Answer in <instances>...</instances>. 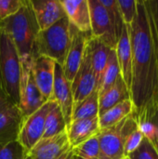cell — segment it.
Listing matches in <instances>:
<instances>
[{
	"label": "cell",
	"instance_id": "obj_23",
	"mask_svg": "<svg viewBox=\"0 0 158 159\" xmlns=\"http://www.w3.org/2000/svg\"><path fill=\"white\" fill-rule=\"evenodd\" d=\"M120 68L115 53V49H111L106 67L104 69L102 81L100 84V87L98 89L99 95L104 93L106 90H108L117 80V78L120 76Z\"/></svg>",
	"mask_w": 158,
	"mask_h": 159
},
{
	"label": "cell",
	"instance_id": "obj_34",
	"mask_svg": "<svg viewBox=\"0 0 158 159\" xmlns=\"http://www.w3.org/2000/svg\"><path fill=\"white\" fill-rule=\"evenodd\" d=\"M58 159H76L74 152L72 149H70L69 151H67L65 154H63L61 157H60Z\"/></svg>",
	"mask_w": 158,
	"mask_h": 159
},
{
	"label": "cell",
	"instance_id": "obj_3",
	"mask_svg": "<svg viewBox=\"0 0 158 159\" xmlns=\"http://www.w3.org/2000/svg\"><path fill=\"white\" fill-rule=\"evenodd\" d=\"M71 23L67 17H64L48 29L38 33L33 54L48 57L62 66L71 45Z\"/></svg>",
	"mask_w": 158,
	"mask_h": 159
},
{
	"label": "cell",
	"instance_id": "obj_1",
	"mask_svg": "<svg viewBox=\"0 0 158 159\" xmlns=\"http://www.w3.org/2000/svg\"><path fill=\"white\" fill-rule=\"evenodd\" d=\"M129 26L132 51L130 100L136 119L158 105V58L144 0Z\"/></svg>",
	"mask_w": 158,
	"mask_h": 159
},
{
	"label": "cell",
	"instance_id": "obj_11",
	"mask_svg": "<svg viewBox=\"0 0 158 159\" xmlns=\"http://www.w3.org/2000/svg\"><path fill=\"white\" fill-rule=\"evenodd\" d=\"M71 34V45L61 68L65 77L68 79L69 82L72 83L81 65L88 39L91 36L79 32L72 25Z\"/></svg>",
	"mask_w": 158,
	"mask_h": 159
},
{
	"label": "cell",
	"instance_id": "obj_25",
	"mask_svg": "<svg viewBox=\"0 0 158 159\" xmlns=\"http://www.w3.org/2000/svg\"><path fill=\"white\" fill-rule=\"evenodd\" d=\"M76 159H101L98 136H94L82 144L72 148Z\"/></svg>",
	"mask_w": 158,
	"mask_h": 159
},
{
	"label": "cell",
	"instance_id": "obj_32",
	"mask_svg": "<svg viewBox=\"0 0 158 159\" xmlns=\"http://www.w3.org/2000/svg\"><path fill=\"white\" fill-rule=\"evenodd\" d=\"M23 4L24 0H0V20L17 13Z\"/></svg>",
	"mask_w": 158,
	"mask_h": 159
},
{
	"label": "cell",
	"instance_id": "obj_31",
	"mask_svg": "<svg viewBox=\"0 0 158 159\" xmlns=\"http://www.w3.org/2000/svg\"><path fill=\"white\" fill-rule=\"evenodd\" d=\"M144 136L140 130V129H136L133 130L126 139L124 144V157H129L131 153H133L142 142Z\"/></svg>",
	"mask_w": 158,
	"mask_h": 159
},
{
	"label": "cell",
	"instance_id": "obj_4",
	"mask_svg": "<svg viewBox=\"0 0 158 159\" xmlns=\"http://www.w3.org/2000/svg\"><path fill=\"white\" fill-rule=\"evenodd\" d=\"M20 79V59L11 37L0 31V83L8 96L19 104Z\"/></svg>",
	"mask_w": 158,
	"mask_h": 159
},
{
	"label": "cell",
	"instance_id": "obj_22",
	"mask_svg": "<svg viewBox=\"0 0 158 159\" xmlns=\"http://www.w3.org/2000/svg\"><path fill=\"white\" fill-rule=\"evenodd\" d=\"M99 116V92L95 90L82 102L74 105L72 120L87 119Z\"/></svg>",
	"mask_w": 158,
	"mask_h": 159
},
{
	"label": "cell",
	"instance_id": "obj_9",
	"mask_svg": "<svg viewBox=\"0 0 158 159\" xmlns=\"http://www.w3.org/2000/svg\"><path fill=\"white\" fill-rule=\"evenodd\" d=\"M71 87L73 92L74 105L82 102L84 99L88 97L92 92L97 90V80L91 66L88 46L81 65L73 82L71 83Z\"/></svg>",
	"mask_w": 158,
	"mask_h": 159
},
{
	"label": "cell",
	"instance_id": "obj_15",
	"mask_svg": "<svg viewBox=\"0 0 158 159\" xmlns=\"http://www.w3.org/2000/svg\"><path fill=\"white\" fill-rule=\"evenodd\" d=\"M65 15L76 30L91 36L88 0H61Z\"/></svg>",
	"mask_w": 158,
	"mask_h": 159
},
{
	"label": "cell",
	"instance_id": "obj_36",
	"mask_svg": "<svg viewBox=\"0 0 158 159\" xmlns=\"http://www.w3.org/2000/svg\"><path fill=\"white\" fill-rule=\"evenodd\" d=\"M122 159H129V158L128 157H123V158H122Z\"/></svg>",
	"mask_w": 158,
	"mask_h": 159
},
{
	"label": "cell",
	"instance_id": "obj_33",
	"mask_svg": "<svg viewBox=\"0 0 158 159\" xmlns=\"http://www.w3.org/2000/svg\"><path fill=\"white\" fill-rule=\"evenodd\" d=\"M11 103H14V102L6 94V92L4 91V89L1 86V83H0V110L7 107V105L11 104Z\"/></svg>",
	"mask_w": 158,
	"mask_h": 159
},
{
	"label": "cell",
	"instance_id": "obj_10",
	"mask_svg": "<svg viewBox=\"0 0 158 159\" xmlns=\"http://www.w3.org/2000/svg\"><path fill=\"white\" fill-rule=\"evenodd\" d=\"M70 149L72 148L65 130L53 137L41 139L25 153L24 159H58Z\"/></svg>",
	"mask_w": 158,
	"mask_h": 159
},
{
	"label": "cell",
	"instance_id": "obj_16",
	"mask_svg": "<svg viewBox=\"0 0 158 159\" xmlns=\"http://www.w3.org/2000/svg\"><path fill=\"white\" fill-rule=\"evenodd\" d=\"M22 122V115L19 106L11 103L0 110V144L18 141Z\"/></svg>",
	"mask_w": 158,
	"mask_h": 159
},
{
	"label": "cell",
	"instance_id": "obj_18",
	"mask_svg": "<svg viewBox=\"0 0 158 159\" xmlns=\"http://www.w3.org/2000/svg\"><path fill=\"white\" fill-rule=\"evenodd\" d=\"M115 53L120 68V75L130 90L131 85V70H132V51H131V43L129 37V26L125 25L122 33L118 38ZM130 93V92H129Z\"/></svg>",
	"mask_w": 158,
	"mask_h": 159
},
{
	"label": "cell",
	"instance_id": "obj_30",
	"mask_svg": "<svg viewBox=\"0 0 158 159\" xmlns=\"http://www.w3.org/2000/svg\"><path fill=\"white\" fill-rule=\"evenodd\" d=\"M117 4L126 25H130L137 12V0H117Z\"/></svg>",
	"mask_w": 158,
	"mask_h": 159
},
{
	"label": "cell",
	"instance_id": "obj_5",
	"mask_svg": "<svg viewBox=\"0 0 158 159\" xmlns=\"http://www.w3.org/2000/svg\"><path fill=\"white\" fill-rule=\"evenodd\" d=\"M138 122L134 114H131L118 124L101 129L98 139L101 159H122L124 157V144L127 137L136 129Z\"/></svg>",
	"mask_w": 158,
	"mask_h": 159
},
{
	"label": "cell",
	"instance_id": "obj_12",
	"mask_svg": "<svg viewBox=\"0 0 158 159\" xmlns=\"http://www.w3.org/2000/svg\"><path fill=\"white\" fill-rule=\"evenodd\" d=\"M50 99L54 100L60 107L66 122V126L68 127L72 120V113L74 108L73 92L71 82H69L65 77L61 66L58 63L55 65L54 83Z\"/></svg>",
	"mask_w": 158,
	"mask_h": 159
},
{
	"label": "cell",
	"instance_id": "obj_6",
	"mask_svg": "<svg viewBox=\"0 0 158 159\" xmlns=\"http://www.w3.org/2000/svg\"><path fill=\"white\" fill-rule=\"evenodd\" d=\"M33 55L20 59V99L19 108L22 119L38 110L47 100L39 91L32 72Z\"/></svg>",
	"mask_w": 158,
	"mask_h": 159
},
{
	"label": "cell",
	"instance_id": "obj_21",
	"mask_svg": "<svg viewBox=\"0 0 158 159\" xmlns=\"http://www.w3.org/2000/svg\"><path fill=\"white\" fill-rule=\"evenodd\" d=\"M134 113L133 103L130 99L115 105L102 115L99 116V125L101 129L111 128Z\"/></svg>",
	"mask_w": 158,
	"mask_h": 159
},
{
	"label": "cell",
	"instance_id": "obj_2",
	"mask_svg": "<svg viewBox=\"0 0 158 159\" xmlns=\"http://www.w3.org/2000/svg\"><path fill=\"white\" fill-rule=\"evenodd\" d=\"M0 31L11 37L20 59L33 55L40 29L30 0H24L23 6L17 13L0 20Z\"/></svg>",
	"mask_w": 158,
	"mask_h": 159
},
{
	"label": "cell",
	"instance_id": "obj_29",
	"mask_svg": "<svg viewBox=\"0 0 158 159\" xmlns=\"http://www.w3.org/2000/svg\"><path fill=\"white\" fill-rule=\"evenodd\" d=\"M25 151L18 141L0 144V159H24Z\"/></svg>",
	"mask_w": 158,
	"mask_h": 159
},
{
	"label": "cell",
	"instance_id": "obj_19",
	"mask_svg": "<svg viewBox=\"0 0 158 159\" xmlns=\"http://www.w3.org/2000/svg\"><path fill=\"white\" fill-rule=\"evenodd\" d=\"M88 48L89 51L91 66H92V69H93V72L97 80V90H98L104 69L107 64L110 51L113 48H109L108 46H106L100 40L93 38V37H89L88 39Z\"/></svg>",
	"mask_w": 158,
	"mask_h": 159
},
{
	"label": "cell",
	"instance_id": "obj_27",
	"mask_svg": "<svg viewBox=\"0 0 158 159\" xmlns=\"http://www.w3.org/2000/svg\"><path fill=\"white\" fill-rule=\"evenodd\" d=\"M128 157L129 159H158V151L155 145L144 137L139 147Z\"/></svg>",
	"mask_w": 158,
	"mask_h": 159
},
{
	"label": "cell",
	"instance_id": "obj_13",
	"mask_svg": "<svg viewBox=\"0 0 158 159\" xmlns=\"http://www.w3.org/2000/svg\"><path fill=\"white\" fill-rule=\"evenodd\" d=\"M56 62L46 56L33 54L32 72L34 82L46 100H49L52 95L54 74Z\"/></svg>",
	"mask_w": 158,
	"mask_h": 159
},
{
	"label": "cell",
	"instance_id": "obj_35",
	"mask_svg": "<svg viewBox=\"0 0 158 159\" xmlns=\"http://www.w3.org/2000/svg\"><path fill=\"white\" fill-rule=\"evenodd\" d=\"M156 127H157V135H156V148L158 151V108L156 111Z\"/></svg>",
	"mask_w": 158,
	"mask_h": 159
},
{
	"label": "cell",
	"instance_id": "obj_7",
	"mask_svg": "<svg viewBox=\"0 0 158 159\" xmlns=\"http://www.w3.org/2000/svg\"><path fill=\"white\" fill-rule=\"evenodd\" d=\"M55 103L54 100L49 99L38 110L22 119L18 142L25 153L31 150L42 139L47 116Z\"/></svg>",
	"mask_w": 158,
	"mask_h": 159
},
{
	"label": "cell",
	"instance_id": "obj_26",
	"mask_svg": "<svg viewBox=\"0 0 158 159\" xmlns=\"http://www.w3.org/2000/svg\"><path fill=\"white\" fill-rule=\"evenodd\" d=\"M100 2L106 9L112 25L114 27V30L115 32L116 37L118 39L126 24L123 21V18L117 4V0H100Z\"/></svg>",
	"mask_w": 158,
	"mask_h": 159
},
{
	"label": "cell",
	"instance_id": "obj_8",
	"mask_svg": "<svg viewBox=\"0 0 158 159\" xmlns=\"http://www.w3.org/2000/svg\"><path fill=\"white\" fill-rule=\"evenodd\" d=\"M88 6L90 10L91 37L115 49L118 39L105 7L100 0H88Z\"/></svg>",
	"mask_w": 158,
	"mask_h": 159
},
{
	"label": "cell",
	"instance_id": "obj_28",
	"mask_svg": "<svg viewBox=\"0 0 158 159\" xmlns=\"http://www.w3.org/2000/svg\"><path fill=\"white\" fill-rule=\"evenodd\" d=\"M158 58V0H144Z\"/></svg>",
	"mask_w": 158,
	"mask_h": 159
},
{
	"label": "cell",
	"instance_id": "obj_20",
	"mask_svg": "<svg viewBox=\"0 0 158 159\" xmlns=\"http://www.w3.org/2000/svg\"><path fill=\"white\" fill-rule=\"evenodd\" d=\"M128 99H130L129 89L120 75L108 90L99 95V116Z\"/></svg>",
	"mask_w": 158,
	"mask_h": 159
},
{
	"label": "cell",
	"instance_id": "obj_17",
	"mask_svg": "<svg viewBox=\"0 0 158 159\" xmlns=\"http://www.w3.org/2000/svg\"><path fill=\"white\" fill-rule=\"evenodd\" d=\"M101 131L99 116L87 119L73 120L66 129V133L71 148H74L88 141Z\"/></svg>",
	"mask_w": 158,
	"mask_h": 159
},
{
	"label": "cell",
	"instance_id": "obj_24",
	"mask_svg": "<svg viewBox=\"0 0 158 159\" xmlns=\"http://www.w3.org/2000/svg\"><path fill=\"white\" fill-rule=\"evenodd\" d=\"M67 129L63 115L57 103L53 105L47 116L45 122V129L42 139L53 137L59 133L65 131Z\"/></svg>",
	"mask_w": 158,
	"mask_h": 159
},
{
	"label": "cell",
	"instance_id": "obj_14",
	"mask_svg": "<svg viewBox=\"0 0 158 159\" xmlns=\"http://www.w3.org/2000/svg\"><path fill=\"white\" fill-rule=\"evenodd\" d=\"M40 31H45L66 17L61 0H30Z\"/></svg>",
	"mask_w": 158,
	"mask_h": 159
}]
</instances>
